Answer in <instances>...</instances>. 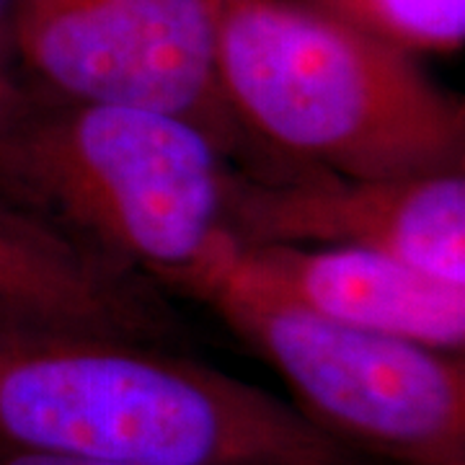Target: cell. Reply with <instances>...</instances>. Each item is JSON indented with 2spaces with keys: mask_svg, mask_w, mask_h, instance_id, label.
Returning a JSON list of instances; mask_svg holds the SVG:
<instances>
[{
  "mask_svg": "<svg viewBox=\"0 0 465 465\" xmlns=\"http://www.w3.org/2000/svg\"><path fill=\"white\" fill-rule=\"evenodd\" d=\"M0 445L119 465H370L290 401L161 341L0 323Z\"/></svg>",
  "mask_w": 465,
  "mask_h": 465,
  "instance_id": "cell-1",
  "label": "cell"
},
{
  "mask_svg": "<svg viewBox=\"0 0 465 465\" xmlns=\"http://www.w3.org/2000/svg\"><path fill=\"white\" fill-rule=\"evenodd\" d=\"M210 11L223 104L280 161L349 176L463 171V101L419 57L302 0Z\"/></svg>",
  "mask_w": 465,
  "mask_h": 465,
  "instance_id": "cell-2",
  "label": "cell"
},
{
  "mask_svg": "<svg viewBox=\"0 0 465 465\" xmlns=\"http://www.w3.org/2000/svg\"><path fill=\"white\" fill-rule=\"evenodd\" d=\"M225 155L171 112L34 94L0 134V189L116 264L183 290L228 235Z\"/></svg>",
  "mask_w": 465,
  "mask_h": 465,
  "instance_id": "cell-3",
  "label": "cell"
},
{
  "mask_svg": "<svg viewBox=\"0 0 465 465\" xmlns=\"http://www.w3.org/2000/svg\"><path fill=\"white\" fill-rule=\"evenodd\" d=\"M183 292L264 357L290 403L344 448L399 465L465 460L463 354L318 316L266 282L231 232Z\"/></svg>",
  "mask_w": 465,
  "mask_h": 465,
  "instance_id": "cell-4",
  "label": "cell"
},
{
  "mask_svg": "<svg viewBox=\"0 0 465 465\" xmlns=\"http://www.w3.org/2000/svg\"><path fill=\"white\" fill-rule=\"evenodd\" d=\"M14 45L47 96L171 112L225 150L241 134L217 85L210 0H14Z\"/></svg>",
  "mask_w": 465,
  "mask_h": 465,
  "instance_id": "cell-5",
  "label": "cell"
},
{
  "mask_svg": "<svg viewBox=\"0 0 465 465\" xmlns=\"http://www.w3.org/2000/svg\"><path fill=\"white\" fill-rule=\"evenodd\" d=\"M225 231L256 246L375 251L465 284V173L228 166Z\"/></svg>",
  "mask_w": 465,
  "mask_h": 465,
  "instance_id": "cell-6",
  "label": "cell"
},
{
  "mask_svg": "<svg viewBox=\"0 0 465 465\" xmlns=\"http://www.w3.org/2000/svg\"><path fill=\"white\" fill-rule=\"evenodd\" d=\"M0 323L166 341L171 318L143 274L0 189Z\"/></svg>",
  "mask_w": 465,
  "mask_h": 465,
  "instance_id": "cell-7",
  "label": "cell"
},
{
  "mask_svg": "<svg viewBox=\"0 0 465 465\" xmlns=\"http://www.w3.org/2000/svg\"><path fill=\"white\" fill-rule=\"evenodd\" d=\"M251 266L318 316L463 354L465 284L375 251L241 243Z\"/></svg>",
  "mask_w": 465,
  "mask_h": 465,
  "instance_id": "cell-8",
  "label": "cell"
},
{
  "mask_svg": "<svg viewBox=\"0 0 465 465\" xmlns=\"http://www.w3.org/2000/svg\"><path fill=\"white\" fill-rule=\"evenodd\" d=\"M382 42L421 54L463 50L465 0H302Z\"/></svg>",
  "mask_w": 465,
  "mask_h": 465,
  "instance_id": "cell-9",
  "label": "cell"
},
{
  "mask_svg": "<svg viewBox=\"0 0 465 465\" xmlns=\"http://www.w3.org/2000/svg\"><path fill=\"white\" fill-rule=\"evenodd\" d=\"M14 45V0H0V134L32 104Z\"/></svg>",
  "mask_w": 465,
  "mask_h": 465,
  "instance_id": "cell-10",
  "label": "cell"
},
{
  "mask_svg": "<svg viewBox=\"0 0 465 465\" xmlns=\"http://www.w3.org/2000/svg\"><path fill=\"white\" fill-rule=\"evenodd\" d=\"M0 465H119V463H101V460H84V458L45 455V452H29V450L5 448V445H0Z\"/></svg>",
  "mask_w": 465,
  "mask_h": 465,
  "instance_id": "cell-11",
  "label": "cell"
},
{
  "mask_svg": "<svg viewBox=\"0 0 465 465\" xmlns=\"http://www.w3.org/2000/svg\"><path fill=\"white\" fill-rule=\"evenodd\" d=\"M442 465H465V460H452V463H442Z\"/></svg>",
  "mask_w": 465,
  "mask_h": 465,
  "instance_id": "cell-12",
  "label": "cell"
}]
</instances>
